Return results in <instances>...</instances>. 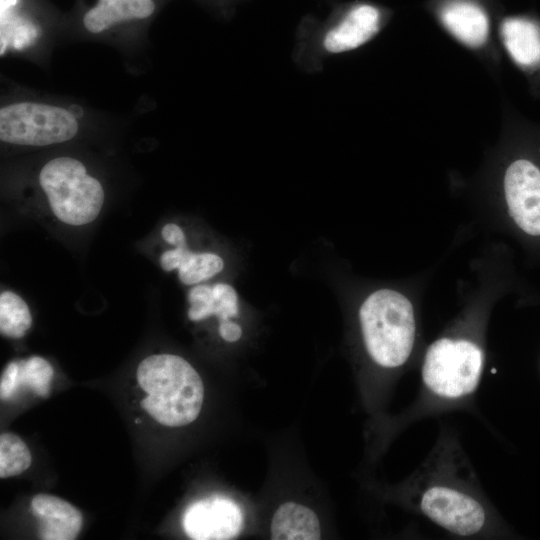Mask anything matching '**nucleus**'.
Listing matches in <instances>:
<instances>
[{
  "instance_id": "obj_16",
  "label": "nucleus",
  "mask_w": 540,
  "mask_h": 540,
  "mask_svg": "<svg viewBox=\"0 0 540 540\" xmlns=\"http://www.w3.org/2000/svg\"><path fill=\"white\" fill-rule=\"evenodd\" d=\"M180 247L178 276L185 285H193L209 279L222 271L223 259L211 252L193 253L187 244Z\"/></svg>"
},
{
  "instance_id": "obj_17",
  "label": "nucleus",
  "mask_w": 540,
  "mask_h": 540,
  "mask_svg": "<svg viewBox=\"0 0 540 540\" xmlns=\"http://www.w3.org/2000/svg\"><path fill=\"white\" fill-rule=\"evenodd\" d=\"M32 324L26 302L12 291L0 295V331L10 338H21Z\"/></svg>"
},
{
  "instance_id": "obj_19",
  "label": "nucleus",
  "mask_w": 540,
  "mask_h": 540,
  "mask_svg": "<svg viewBox=\"0 0 540 540\" xmlns=\"http://www.w3.org/2000/svg\"><path fill=\"white\" fill-rule=\"evenodd\" d=\"M18 386L26 385L40 397L50 393L53 368L50 363L39 356L18 360Z\"/></svg>"
},
{
  "instance_id": "obj_22",
  "label": "nucleus",
  "mask_w": 540,
  "mask_h": 540,
  "mask_svg": "<svg viewBox=\"0 0 540 540\" xmlns=\"http://www.w3.org/2000/svg\"><path fill=\"white\" fill-rule=\"evenodd\" d=\"M219 334L225 341L236 342L242 336V329L238 324L230 320H226L220 322Z\"/></svg>"
},
{
  "instance_id": "obj_15",
  "label": "nucleus",
  "mask_w": 540,
  "mask_h": 540,
  "mask_svg": "<svg viewBox=\"0 0 540 540\" xmlns=\"http://www.w3.org/2000/svg\"><path fill=\"white\" fill-rule=\"evenodd\" d=\"M273 540H317L321 538L320 522L313 510L295 502L279 506L271 526Z\"/></svg>"
},
{
  "instance_id": "obj_1",
  "label": "nucleus",
  "mask_w": 540,
  "mask_h": 540,
  "mask_svg": "<svg viewBox=\"0 0 540 540\" xmlns=\"http://www.w3.org/2000/svg\"><path fill=\"white\" fill-rule=\"evenodd\" d=\"M384 23V10L363 1L336 6L324 19L308 14L296 29L293 62L306 73H319L328 58L370 42Z\"/></svg>"
},
{
  "instance_id": "obj_4",
  "label": "nucleus",
  "mask_w": 540,
  "mask_h": 540,
  "mask_svg": "<svg viewBox=\"0 0 540 540\" xmlns=\"http://www.w3.org/2000/svg\"><path fill=\"white\" fill-rule=\"evenodd\" d=\"M39 183L55 216L69 225L92 222L104 203L101 183L87 174L82 162L72 157L48 161L39 173Z\"/></svg>"
},
{
  "instance_id": "obj_6",
  "label": "nucleus",
  "mask_w": 540,
  "mask_h": 540,
  "mask_svg": "<svg viewBox=\"0 0 540 540\" xmlns=\"http://www.w3.org/2000/svg\"><path fill=\"white\" fill-rule=\"evenodd\" d=\"M482 361V352L474 343L441 338L426 352L422 378L435 394L459 398L472 393L477 387Z\"/></svg>"
},
{
  "instance_id": "obj_10",
  "label": "nucleus",
  "mask_w": 540,
  "mask_h": 540,
  "mask_svg": "<svg viewBox=\"0 0 540 540\" xmlns=\"http://www.w3.org/2000/svg\"><path fill=\"white\" fill-rule=\"evenodd\" d=\"M39 520V535L45 540H73L79 534L83 517L69 502L48 494H38L31 501Z\"/></svg>"
},
{
  "instance_id": "obj_3",
  "label": "nucleus",
  "mask_w": 540,
  "mask_h": 540,
  "mask_svg": "<svg viewBox=\"0 0 540 540\" xmlns=\"http://www.w3.org/2000/svg\"><path fill=\"white\" fill-rule=\"evenodd\" d=\"M359 320L366 349L380 366L403 365L411 354L415 318L411 302L400 292L380 289L362 303Z\"/></svg>"
},
{
  "instance_id": "obj_8",
  "label": "nucleus",
  "mask_w": 540,
  "mask_h": 540,
  "mask_svg": "<svg viewBox=\"0 0 540 540\" xmlns=\"http://www.w3.org/2000/svg\"><path fill=\"white\" fill-rule=\"evenodd\" d=\"M510 215L527 234L540 236V169L531 161L512 162L504 176Z\"/></svg>"
},
{
  "instance_id": "obj_11",
  "label": "nucleus",
  "mask_w": 540,
  "mask_h": 540,
  "mask_svg": "<svg viewBox=\"0 0 540 540\" xmlns=\"http://www.w3.org/2000/svg\"><path fill=\"white\" fill-rule=\"evenodd\" d=\"M156 0H96L82 16V24L91 34H101L113 27L142 21L156 11Z\"/></svg>"
},
{
  "instance_id": "obj_18",
  "label": "nucleus",
  "mask_w": 540,
  "mask_h": 540,
  "mask_svg": "<svg viewBox=\"0 0 540 540\" xmlns=\"http://www.w3.org/2000/svg\"><path fill=\"white\" fill-rule=\"evenodd\" d=\"M31 453L24 441L13 433L0 436V477L9 478L26 471L31 465Z\"/></svg>"
},
{
  "instance_id": "obj_2",
  "label": "nucleus",
  "mask_w": 540,
  "mask_h": 540,
  "mask_svg": "<svg viewBox=\"0 0 540 540\" xmlns=\"http://www.w3.org/2000/svg\"><path fill=\"white\" fill-rule=\"evenodd\" d=\"M137 380L147 394L141 401L142 408L160 424L179 427L198 417L203 382L182 357L157 354L145 358L138 366Z\"/></svg>"
},
{
  "instance_id": "obj_23",
  "label": "nucleus",
  "mask_w": 540,
  "mask_h": 540,
  "mask_svg": "<svg viewBox=\"0 0 540 540\" xmlns=\"http://www.w3.org/2000/svg\"><path fill=\"white\" fill-rule=\"evenodd\" d=\"M245 1L246 0H220L221 5L224 7L225 13L227 14L234 12L237 5Z\"/></svg>"
},
{
  "instance_id": "obj_13",
  "label": "nucleus",
  "mask_w": 540,
  "mask_h": 540,
  "mask_svg": "<svg viewBox=\"0 0 540 540\" xmlns=\"http://www.w3.org/2000/svg\"><path fill=\"white\" fill-rule=\"evenodd\" d=\"M500 37L510 58L522 68L540 64V27L533 21L510 17L500 26Z\"/></svg>"
},
{
  "instance_id": "obj_21",
  "label": "nucleus",
  "mask_w": 540,
  "mask_h": 540,
  "mask_svg": "<svg viewBox=\"0 0 540 540\" xmlns=\"http://www.w3.org/2000/svg\"><path fill=\"white\" fill-rule=\"evenodd\" d=\"M161 234H162L163 239L167 243L175 247L183 246L187 244L184 232L177 224H174V223L166 224L162 228Z\"/></svg>"
},
{
  "instance_id": "obj_5",
  "label": "nucleus",
  "mask_w": 540,
  "mask_h": 540,
  "mask_svg": "<svg viewBox=\"0 0 540 540\" xmlns=\"http://www.w3.org/2000/svg\"><path fill=\"white\" fill-rule=\"evenodd\" d=\"M78 129L75 116L60 106L21 101L0 109V139L5 143L49 146L71 140Z\"/></svg>"
},
{
  "instance_id": "obj_7",
  "label": "nucleus",
  "mask_w": 540,
  "mask_h": 540,
  "mask_svg": "<svg viewBox=\"0 0 540 540\" xmlns=\"http://www.w3.org/2000/svg\"><path fill=\"white\" fill-rule=\"evenodd\" d=\"M421 510L439 526L461 536L476 534L485 523V511L479 502L448 487L426 490L421 499Z\"/></svg>"
},
{
  "instance_id": "obj_9",
  "label": "nucleus",
  "mask_w": 540,
  "mask_h": 540,
  "mask_svg": "<svg viewBox=\"0 0 540 540\" xmlns=\"http://www.w3.org/2000/svg\"><path fill=\"white\" fill-rule=\"evenodd\" d=\"M186 534L194 540H227L237 536L243 526V514L233 500L213 496L192 503L183 520Z\"/></svg>"
},
{
  "instance_id": "obj_12",
  "label": "nucleus",
  "mask_w": 540,
  "mask_h": 540,
  "mask_svg": "<svg viewBox=\"0 0 540 540\" xmlns=\"http://www.w3.org/2000/svg\"><path fill=\"white\" fill-rule=\"evenodd\" d=\"M445 29L469 48L483 46L489 34V21L485 11L468 0H452L440 10Z\"/></svg>"
},
{
  "instance_id": "obj_14",
  "label": "nucleus",
  "mask_w": 540,
  "mask_h": 540,
  "mask_svg": "<svg viewBox=\"0 0 540 540\" xmlns=\"http://www.w3.org/2000/svg\"><path fill=\"white\" fill-rule=\"evenodd\" d=\"M188 301V317L194 322L211 315H216L223 322L239 313L237 292L226 283L194 286L188 293Z\"/></svg>"
},
{
  "instance_id": "obj_20",
  "label": "nucleus",
  "mask_w": 540,
  "mask_h": 540,
  "mask_svg": "<svg viewBox=\"0 0 540 540\" xmlns=\"http://www.w3.org/2000/svg\"><path fill=\"white\" fill-rule=\"evenodd\" d=\"M18 386V363L10 362L3 371L0 381V395L2 399L10 398L17 390Z\"/></svg>"
}]
</instances>
